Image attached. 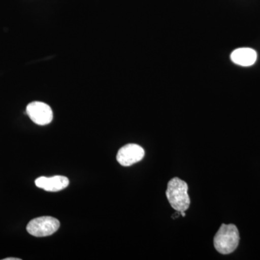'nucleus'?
Listing matches in <instances>:
<instances>
[{
  "label": "nucleus",
  "instance_id": "1",
  "mask_svg": "<svg viewBox=\"0 0 260 260\" xmlns=\"http://www.w3.org/2000/svg\"><path fill=\"white\" fill-rule=\"evenodd\" d=\"M166 195L171 206L177 211H186L189 208L187 184L179 178H173L169 181Z\"/></svg>",
  "mask_w": 260,
  "mask_h": 260
},
{
  "label": "nucleus",
  "instance_id": "2",
  "mask_svg": "<svg viewBox=\"0 0 260 260\" xmlns=\"http://www.w3.org/2000/svg\"><path fill=\"white\" fill-rule=\"evenodd\" d=\"M239 232L234 224H222L213 239L214 246L220 254H229L239 246Z\"/></svg>",
  "mask_w": 260,
  "mask_h": 260
},
{
  "label": "nucleus",
  "instance_id": "3",
  "mask_svg": "<svg viewBox=\"0 0 260 260\" xmlns=\"http://www.w3.org/2000/svg\"><path fill=\"white\" fill-rule=\"evenodd\" d=\"M60 226L57 219L51 216H42L32 219L27 225V232L37 237H49L52 235Z\"/></svg>",
  "mask_w": 260,
  "mask_h": 260
},
{
  "label": "nucleus",
  "instance_id": "4",
  "mask_svg": "<svg viewBox=\"0 0 260 260\" xmlns=\"http://www.w3.org/2000/svg\"><path fill=\"white\" fill-rule=\"evenodd\" d=\"M26 113L30 119L38 125H47L53 120L52 109L45 103H30L27 106Z\"/></svg>",
  "mask_w": 260,
  "mask_h": 260
},
{
  "label": "nucleus",
  "instance_id": "5",
  "mask_svg": "<svg viewBox=\"0 0 260 260\" xmlns=\"http://www.w3.org/2000/svg\"><path fill=\"white\" fill-rule=\"evenodd\" d=\"M145 156L144 149L137 144H127L119 149L116 160L123 167H130L143 160Z\"/></svg>",
  "mask_w": 260,
  "mask_h": 260
},
{
  "label": "nucleus",
  "instance_id": "6",
  "mask_svg": "<svg viewBox=\"0 0 260 260\" xmlns=\"http://www.w3.org/2000/svg\"><path fill=\"white\" fill-rule=\"evenodd\" d=\"M36 185L40 189L47 191H59L65 189L69 185V179L64 176H54V177L38 178L35 181Z\"/></svg>",
  "mask_w": 260,
  "mask_h": 260
},
{
  "label": "nucleus",
  "instance_id": "7",
  "mask_svg": "<svg viewBox=\"0 0 260 260\" xmlns=\"http://www.w3.org/2000/svg\"><path fill=\"white\" fill-rule=\"evenodd\" d=\"M257 54L251 48H239L231 54L233 62L243 67L251 66L256 62Z\"/></svg>",
  "mask_w": 260,
  "mask_h": 260
},
{
  "label": "nucleus",
  "instance_id": "8",
  "mask_svg": "<svg viewBox=\"0 0 260 260\" xmlns=\"http://www.w3.org/2000/svg\"><path fill=\"white\" fill-rule=\"evenodd\" d=\"M5 260H20V259H18V258H6Z\"/></svg>",
  "mask_w": 260,
  "mask_h": 260
}]
</instances>
